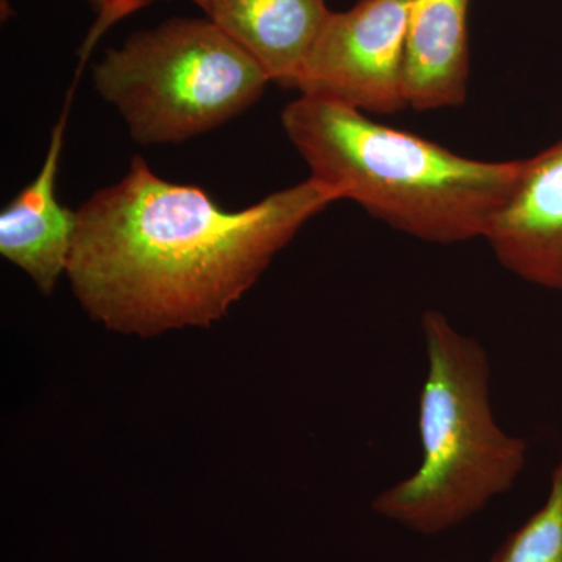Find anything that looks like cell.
I'll return each instance as SVG.
<instances>
[{
  "instance_id": "obj_3",
  "label": "cell",
  "mask_w": 562,
  "mask_h": 562,
  "mask_svg": "<svg viewBox=\"0 0 562 562\" xmlns=\"http://www.w3.org/2000/svg\"><path fill=\"white\" fill-rule=\"evenodd\" d=\"M427 376L419 397V469L376 495L372 509L424 536L450 530L506 494L527 464V442L498 427L482 344L441 312L422 316Z\"/></svg>"
},
{
  "instance_id": "obj_2",
  "label": "cell",
  "mask_w": 562,
  "mask_h": 562,
  "mask_svg": "<svg viewBox=\"0 0 562 562\" xmlns=\"http://www.w3.org/2000/svg\"><path fill=\"white\" fill-rule=\"evenodd\" d=\"M281 125L313 179L394 231L441 246L484 238L522 169V160L461 157L361 111L306 95L284 106Z\"/></svg>"
},
{
  "instance_id": "obj_7",
  "label": "cell",
  "mask_w": 562,
  "mask_h": 562,
  "mask_svg": "<svg viewBox=\"0 0 562 562\" xmlns=\"http://www.w3.org/2000/svg\"><path fill=\"white\" fill-rule=\"evenodd\" d=\"M74 85L38 177L0 214V254L27 273L44 295L52 294L66 273L76 233V213L61 206L55 195Z\"/></svg>"
},
{
  "instance_id": "obj_6",
  "label": "cell",
  "mask_w": 562,
  "mask_h": 562,
  "mask_svg": "<svg viewBox=\"0 0 562 562\" xmlns=\"http://www.w3.org/2000/svg\"><path fill=\"white\" fill-rule=\"evenodd\" d=\"M484 239L506 271L562 291V139L522 160L516 187Z\"/></svg>"
},
{
  "instance_id": "obj_10",
  "label": "cell",
  "mask_w": 562,
  "mask_h": 562,
  "mask_svg": "<svg viewBox=\"0 0 562 562\" xmlns=\"http://www.w3.org/2000/svg\"><path fill=\"white\" fill-rule=\"evenodd\" d=\"M490 562H562V454L542 508L503 541Z\"/></svg>"
},
{
  "instance_id": "obj_8",
  "label": "cell",
  "mask_w": 562,
  "mask_h": 562,
  "mask_svg": "<svg viewBox=\"0 0 562 562\" xmlns=\"http://www.w3.org/2000/svg\"><path fill=\"white\" fill-rule=\"evenodd\" d=\"M408 109H454L468 99L472 0H405Z\"/></svg>"
},
{
  "instance_id": "obj_11",
  "label": "cell",
  "mask_w": 562,
  "mask_h": 562,
  "mask_svg": "<svg viewBox=\"0 0 562 562\" xmlns=\"http://www.w3.org/2000/svg\"><path fill=\"white\" fill-rule=\"evenodd\" d=\"M88 2H90L98 18H95L90 35H88L83 46H81L80 61L88 60L92 47L102 38L103 33L113 27L116 22L127 18L128 14L149 5L150 0H88Z\"/></svg>"
},
{
  "instance_id": "obj_9",
  "label": "cell",
  "mask_w": 562,
  "mask_h": 562,
  "mask_svg": "<svg viewBox=\"0 0 562 562\" xmlns=\"http://www.w3.org/2000/svg\"><path fill=\"white\" fill-rule=\"evenodd\" d=\"M260 63L269 79L294 88L331 14L327 0H191Z\"/></svg>"
},
{
  "instance_id": "obj_5",
  "label": "cell",
  "mask_w": 562,
  "mask_h": 562,
  "mask_svg": "<svg viewBox=\"0 0 562 562\" xmlns=\"http://www.w3.org/2000/svg\"><path fill=\"white\" fill-rule=\"evenodd\" d=\"M295 90L364 114L408 109L405 0H360L331 11Z\"/></svg>"
},
{
  "instance_id": "obj_1",
  "label": "cell",
  "mask_w": 562,
  "mask_h": 562,
  "mask_svg": "<svg viewBox=\"0 0 562 562\" xmlns=\"http://www.w3.org/2000/svg\"><path fill=\"white\" fill-rule=\"evenodd\" d=\"M338 201L310 177L249 209L222 210L201 188L161 180L135 157L120 183L76 211L66 276L85 312L110 330L151 338L210 327Z\"/></svg>"
},
{
  "instance_id": "obj_4",
  "label": "cell",
  "mask_w": 562,
  "mask_h": 562,
  "mask_svg": "<svg viewBox=\"0 0 562 562\" xmlns=\"http://www.w3.org/2000/svg\"><path fill=\"white\" fill-rule=\"evenodd\" d=\"M260 63L209 18H176L128 36L94 68L99 94L139 144H176L213 131L261 98Z\"/></svg>"
}]
</instances>
